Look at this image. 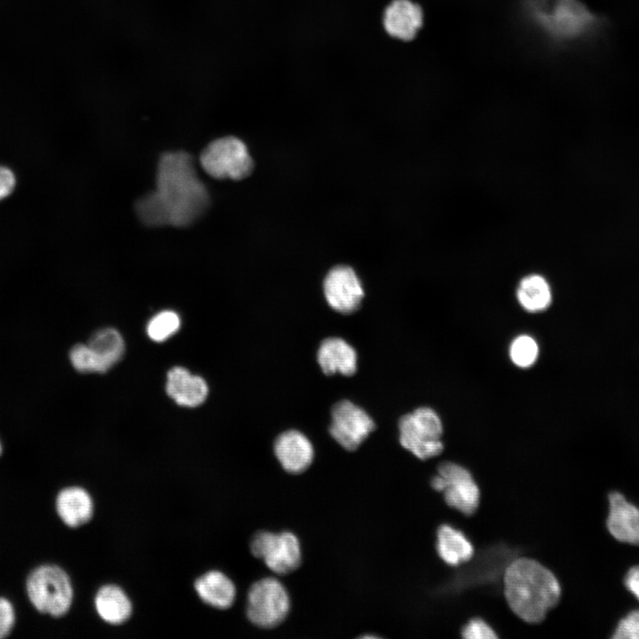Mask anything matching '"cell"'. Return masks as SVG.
<instances>
[{"label":"cell","mask_w":639,"mask_h":639,"mask_svg":"<svg viewBox=\"0 0 639 639\" xmlns=\"http://www.w3.org/2000/svg\"><path fill=\"white\" fill-rule=\"evenodd\" d=\"M331 416L330 435L348 451L356 450L375 427L364 409L346 399L334 405Z\"/></svg>","instance_id":"9c48e42d"},{"label":"cell","mask_w":639,"mask_h":639,"mask_svg":"<svg viewBox=\"0 0 639 639\" xmlns=\"http://www.w3.org/2000/svg\"><path fill=\"white\" fill-rule=\"evenodd\" d=\"M180 326V319L173 311H162L153 317L146 327L148 336L155 342H162L175 334Z\"/></svg>","instance_id":"7402d4cb"},{"label":"cell","mask_w":639,"mask_h":639,"mask_svg":"<svg viewBox=\"0 0 639 639\" xmlns=\"http://www.w3.org/2000/svg\"><path fill=\"white\" fill-rule=\"evenodd\" d=\"M538 354L539 347L536 341L527 335L516 337L509 348L510 359L522 368L531 367L536 361Z\"/></svg>","instance_id":"603a6c76"},{"label":"cell","mask_w":639,"mask_h":639,"mask_svg":"<svg viewBox=\"0 0 639 639\" xmlns=\"http://www.w3.org/2000/svg\"><path fill=\"white\" fill-rule=\"evenodd\" d=\"M209 194L199 178L193 157L184 151L164 153L158 162L156 188L135 204L140 221L148 226L185 227L209 206Z\"/></svg>","instance_id":"6da1fadb"},{"label":"cell","mask_w":639,"mask_h":639,"mask_svg":"<svg viewBox=\"0 0 639 639\" xmlns=\"http://www.w3.org/2000/svg\"><path fill=\"white\" fill-rule=\"evenodd\" d=\"M15 623V612L12 604L0 598V639L9 635Z\"/></svg>","instance_id":"4316f807"},{"label":"cell","mask_w":639,"mask_h":639,"mask_svg":"<svg viewBox=\"0 0 639 639\" xmlns=\"http://www.w3.org/2000/svg\"><path fill=\"white\" fill-rule=\"evenodd\" d=\"M28 598L41 613L65 615L72 604L73 589L67 574L55 565L36 568L27 581Z\"/></svg>","instance_id":"3957f363"},{"label":"cell","mask_w":639,"mask_h":639,"mask_svg":"<svg viewBox=\"0 0 639 639\" xmlns=\"http://www.w3.org/2000/svg\"><path fill=\"white\" fill-rule=\"evenodd\" d=\"M462 636L466 639H493L497 635L493 628L481 619H471L463 628Z\"/></svg>","instance_id":"484cf974"},{"label":"cell","mask_w":639,"mask_h":639,"mask_svg":"<svg viewBox=\"0 0 639 639\" xmlns=\"http://www.w3.org/2000/svg\"><path fill=\"white\" fill-rule=\"evenodd\" d=\"M398 430L401 446L421 460L437 456L444 449L441 420L430 407H419L403 415Z\"/></svg>","instance_id":"277c9868"},{"label":"cell","mask_w":639,"mask_h":639,"mask_svg":"<svg viewBox=\"0 0 639 639\" xmlns=\"http://www.w3.org/2000/svg\"><path fill=\"white\" fill-rule=\"evenodd\" d=\"M166 392L178 405L194 407L205 401L209 389L201 376L175 367L167 374Z\"/></svg>","instance_id":"5bb4252c"},{"label":"cell","mask_w":639,"mask_h":639,"mask_svg":"<svg viewBox=\"0 0 639 639\" xmlns=\"http://www.w3.org/2000/svg\"><path fill=\"white\" fill-rule=\"evenodd\" d=\"M432 487L443 492L446 502L464 515L473 514L479 504V489L468 469L446 462L438 467Z\"/></svg>","instance_id":"ba28073f"},{"label":"cell","mask_w":639,"mask_h":639,"mask_svg":"<svg viewBox=\"0 0 639 639\" xmlns=\"http://www.w3.org/2000/svg\"><path fill=\"white\" fill-rule=\"evenodd\" d=\"M289 609V595L277 579L264 578L249 588L247 615L254 625L262 628L275 627L285 619Z\"/></svg>","instance_id":"8992f818"},{"label":"cell","mask_w":639,"mask_h":639,"mask_svg":"<svg viewBox=\"0 0 639 639\" xmlns=\"http://www.w3.org/2000/svg\"><path fill=\"white\" fill-rule=\"evenodd\" d=\"M273 449L279 462L288 473H302L313 461L312 444L304 434L296 430H289L279 435Z\"/></svg>","instance_id":"7c38bea8"},{"label":"cell","mask_w":639,"mask_h":639,"mask_svg":"<svg viewBox=\"0 0 639 639\" xmlns=\"http://www.w3.org/2000/svg\"><path fill=\"white\" fill-rule=\"evenodd\" d=\"M95 608L99 617L112 625L125 622L130 616L131 603L122 588L106 585L97 593Z\"/></svg>","instance_id":"ac0fdd59"},{"label":"cell","mask_w":639,"mask_h":639,"mask_svg":"<svg viewBox=\"0 0 639 639\" xmlns=\"http://www.w3.org/2000/svg\"><path fill=\"white\" fill-rule=\"evenodd\" d=\"M200 163L212 178L241 180L253 170V160L247 146L233 136L210 142L201 153Z\"/></svg>","instance_id":"5b68a950"},{"label":"cell","mask_w":639,"mask_h":639,"mask_svg":"<svg viewBox=\"0 0 639 639\" xmlns=\"http://www.w3.org/2000/svg\"><path fill=\"white\" fill-rule=\"evenodd\" d=\"M15 186V177L7 168L0 166V200L4 199Z\"/></svg>","instance_id":"83f0119b"},{"label":"cell","mask_w":639,"mask_h":639,"mask_svg":"<svg viewBox=\"0 0 639 639\" xmlns=\"http://www.w3.org/2000/svg\"><path fill=\"white\" fill-rule=\"evenodd\" d=\"M437 550L440 558L452 566L469 561L474 554L473 546L466 536L447 525L438 530Z\"/></svg>","instance_id":"d6986e66"},{"label":"cell","mask_w":639,"mask_h":639,"mask_svg":"<svg viewBox=\"0 0 639 639\" xmlns=\"http://www.w3.org/2000/svg\"><path fill=\"white\" fill-rule=\"evenodd\" d=\"M626 588L639 601V565L631 567L624 578Z\"/></svg>","instance_id":"f1b7e54d"},{"label":"cell","mask_w":639,"mask_h":639,"mask_svg":"<svg viewBox=\"0 0 639 639\" xmlns=\"http://www.w3.org/2000/svg\"><path fill=\"white\" fill-rule=\"evenodd\" d=\"M87 345L106 371L121 359L124 351V343L121 335L111 327L95 332Z\"/></svg>","instance_id":"44dd1931"},{"label":"cell","mask_w":639,"mask_h":639,"mask_svg":"<svg viewBox=\"0 0 639 639\" xmlns=\"http://www.w3.org/2000/svg\"><path fill=\"white\" fill-rule=\"evenodd\" d=\"M1 452H2V446H1V444H0V454H1Z\"/></svg>","instance_id":"f546056e"},{"label":"cell","mask_w":639,"mask_h":639,"mask_svg":"<svg viewBox=\"0 0 639 639\" xmlns=\"http://www.w3.org/2000/svg\"><path fill=\"white\" fill-rule=\"evenodd\" d=\"M504 593L518 618L528 623H539L557 604L561 587L548 568L533 559L521 557L505 571Z\"/></svg>","instance_id":"7a4b0ae2"},{"label":"cell","mask_w":639,"mask_h":639,"mask_svg":"<svg viewBox=\"0 0 639 639\" xmlns=\"http://www.w3.org/2000/svg\"><path fill=\"white\" fill-rule=\"evenodd\" d=\"M323 292L328 305L343 314L354 312L364 297L358 275L347 265H337L327 272L323 281Z\"/></svg>","instance_id":"30bf717a"},{"label":"cell","mask_w":639,"mask_h":639,"mask_svg":"<svg viewBox=\"0 0 639 639\" xmlns=\"http://www.w3.org/2000/svg\"><path fill=\"white\" fill-rule=\"evenodd\" d=\"M422 24L421 7L410 0H393L385 9L383 27L392 37L413 39Z\"/></svg>","instance_id":"4fadbf2b"},{"label":"cell","mask_w":639,"mask_h":639,"mask_svg":"<svg viewBox=\"0 0 639 639\" xmlns=\"http://www.w3.org/2000/svg\"><path fill=\"white\" fill-rule=\"evenodd\" d=\"M615 639H639V610H634L622 618L612 635Z\"/></svg>","instance_id":"d4e9b609"},{"label":"cell","mask_w":639,"mask_h":639,"mask_svg":"<svg viewBox=\"0 0 639 639\" xmlns=\"http://www.w3.org/2000/svg\"><path fill=\"white\" fill-rule=\"evenodd\" d=\"M70 360L73 367L82 373H105L106 369L94 355L88 345L77 344L70 351Z\"/></svg>","instance_id":"cb8c5ba5"},{"label":"cell","mask_w":639,"mask_h":639,"mask_svg":"<svg viewBox=\"0 0 639 639\" xmlns=\"http://www.w3.org/2000/svg\"><path fill=\"white\" fill-rule=\"evenodd\" d=\"M608 500L606 527L610 534L620 542L639 545V508L619 492L611 493Z\"/></svg>","instance_id":"8fae6325"},{"label":"cell","mask_w":639,"mask_h":639,"mask_svg":"<svg viewBox=\"0 0 639 639\" xmlns=\"http://www.w3.org/2000/svg\"><path fill=\"white\" fill-rule=\"evenodd\" d=\"M317 360L327 375L340 373L349 376L357 370V353L354 348L339 337H329L321 342Z\"/></svg>","instance_id":"9a60e30c"},{"label":"cell","mask_w":639,"mask_h":639,"mask_svg":"<svg viewBox=\"0 0 639 639\" xmlns=\"http://www.w3.org/2000/svg\"><path fill=\"white\" fill-rule=\"evenodd\" d=\"M517 298L527 312L545 311L551 304L552 293L548 280L540 274L532 273L523 277L517 288Z\"/></svg>","instance_id":"ffe728a7"},{"label":"cell","mask_w":639,"mask_h":639,"mask_svg":"<svg viewBox=\"0 0 639 639\" xmlns=\"http://www.w3.org/2000/svg\"><path fill=\"white\" fill-rule=\"evenodd\" d=\"M56 509L60 519L70 527H78L87 523L93 514L90 494L78 486L61 490L57 496Z\"/></svg>","instance_id":"2e32d148"},{"label":"cell","mask_w":639,"mask_h":639,"mask_svg":"<svg viewBox=\"0 0 639 639\" xmlns=\"http://www.w3.org/2000/svg\"><path fill=\"white\" fill-rule=\"evenodd\" d=\"M250 550L272 572L280 575L295 571L302 560L299 540L288 531L280 533L266 531L256 532L251 540Z\"/></svg>","instance_id":"52a82bcc"},{"label":"cell","mask_w":639,"mask_h":639,"mask_svg":"<svg viewBox=\"0 0 639 639\" xmlns=\"http://www.w3.org/2000/svg\"><path fill=\"white\" fill-rule=\"evenodd\" d=\"M194 588L204 603L217 609L229 608L235 599L234 584L219 571H210L198 578Z\"/></svg>","instance_id":"e0dca14e"}]
</instances>
